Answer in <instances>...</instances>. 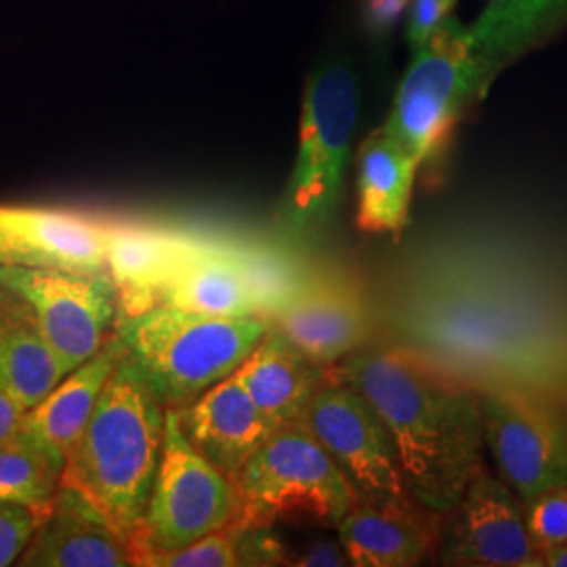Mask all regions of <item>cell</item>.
I'll return each mask as SVG.
<instances>
[{"label": "cell", "mask_w": 567, "mask_h": 567, "mask_svg": "<svg viewBox=\"0 0 567 567\" xmlns=\"http://www.w3.org/2000/svg\"><path fill=\"white\" fill-rule=\"evenodd\" d=\"M208 240L173 227L110 224L105 269L118 290V316H137L163 303L168 282Z\"/></svg>", "instance_id": "2e32d148"}, {"label": "cell", "mask_w": 567, "mask_h": 567, "mask_svg": "<svg viewBox=\"0 0 567 567\" xmlns=\"http://www.w3.org/2000/svg\"><path fill=\"white\" fill-rule=\"evenodd\" d=\"M566 13L567 0H489L477 21L466 25L486 81H494Z\"/></svg>", "instance_id": "cb8c5ba5"}, {"label": "cell", "mask_w": 567, "mask_h": 567, "mask_svg": "<svg viewBox=\"0 0 567 567\" xmlns=\"http://www.w3.org/2000/svg\"><path fill=\"white\" fill-rule=\"evenodd\" d=\"M487 86L466 25L447 18L416 49L383 131L419 168L433 164L444 154L468 103L480 100Z\"/></svg>", "instance_id": "52a82bcc"}, {"label": "cell", "mask_w": 567, "mask_h": 567, "mask_svg": "<svg viewBox=\"0 0 567 567\" xmlns=\"http://www.w3.org/2000/svg\"><path fill=\"white\" fill-rule=\"evenodd\" d=\"M175 412L189 444L229 480L276 431L236 374Z\"/></svg>", "instance_id": "ac0fdd59"}, {"label": "cell", "mask_w": 567, "mask_h": 567, "mask_svg": "<svg viewBox=\"0 0 567 567\" xmlns=\"http://www.w3.org/2000/svg\"><path fill=\"white\" fill-rule=\"evenodd\" d=\"M238 566H284L286 553L271 526L244 527L236 543Z\"/></svg>", "instance_id": "f1b7e54d"}, {"label": "cell", "mask_w": 567, "mask_h": 567, "mask_svg": "<svg viewBox=\"0 0 567 567\" xmlns=\"http://www.w3.org/2000/svg\"><path fill=\"white\" fill-rule=\"evenodd\" d=\"M292 566L301 567H341L349 564L343 547L330 540H320L313 547L307 548L301 557L290 561Z\"/></svg>", "instance_id": "4dcf8cb0"}, {"label": "cell", "mask_w": 567, "mask_h": 567, "mask_svg": "<svg viewBox=\"0 0 567 567\" xmlns=\"http://www.w3.org/2000/svg\"><path fill=\"white\" fill-rule=\"evenodd\" d=\"M454 511L444 553L450 566L540 567L524 507L486 466L475 471Z\"/></svg>", "instance_id": "4fadbf2b"}, {"label": "cell", "mask_w": 567, "mask_h": 567, "mask_svg": "<svg viewBox=\"0 0 567 567\" xmlns=\"http://www.w3.org/2000/svg\"><path fill=\"white\" fill-rule=\"evenodd\" d=\"M365 16L374 30L391 28L410 7V0H365Z\"/></svg>", "instance_id": "1f68e13d"}, {"label": "cell", "mask_w": 567, "mask_h": 567, "mask_svg": "<svg viewBox=\"0 0 567 567\" xmlns=\"http://www.w3.org/2000/svg\"><path fill=\"white\" fill-rule=\"evenodd\" d=\"M271 326L313 362L339 364L370 337V311L360 286L344 276H307L271 316Z\"/></svg>", "instance_id": "5bb4252c"}, {"label": "cell", "mask_w": 567, "mask_h": 567, "mask_svg": "<svg viewBox=\"0 0 567 567\" xmlns=\"http://www.w3.org/2000/svg\"><path fill=\"white\" fill-rule=\"evenodd\" d=\"M240 529L227 524L189 543L185 547L171 550H145L137 559L143 567H236L238 566V543Z\"/></svg>", "instance_id": "484cf974"}, {"label": "cell", "mask_w": 567, "mask_h": 567, "mask_svg": "<svg viewBox=\"0 0 567 567\" xmlns=\"http://www.w3.org/2000/svg\"><path fill=\"white\" fill-rule=\"evenodd\" d=\"M70 372L28 305L0 288V391L28 412Z\"/></svg>", "instance_id": "7402d4cb"}, {"label": "cell", "mask_w": 567, "mask_h": 567, "mask_svg": "<svg viewBox=\"0 0 567 567\" xmlns=\"http://www.w3.org/2000/svg\"><path fill=\"white\" fill-rule=\"evenodd\" d=\"M231 482L238 496L231 524L238 529L271 526L282 517H309L337 527L360 503L303 421L278 426Z\"/></svg>", "instance_id": "5b68a950"}, {"label": "cell", "mask_w": 567, "mask_h": 567, "mask_svg": "<svg viewBox=\"0 0 567 567\" xmlns=\"http://www.w3.org/2000/svg\"><path fill=\"white\" fill-rule=\"evenodd\" d=\"M236 511L234 482L189 444L177 412L166 410L161 466L142 526L131 536L135 566L145 550L185 547L221 529L234 522Z\"/></svg>", "instance_id": "ba28073f"}, {"label": "cell", "mask_w": 567, "mask_h": 567, "mask_svg": "<svg viewBox=\"0 0 567 567\" xmlns=\"http://www.w3.org/2000/svg\"><path fill=\"white\" fill-rule=\"evenodd\" d=\"M365 505L416 501L405 487L391 435L372 405L332 377L311 398L301 416Z\"/></svg>", "instance_id": "8fae6325"}, {"label": "cell", "mask_w": 567, "mask_h": 567, "mask_svg": "<svg viewBox=\"0 0 567 567\" xmlns=\"http://www.w3.org/2000/svg\"><path fill=\"white\" fill-rule=\"evenodd\" d=\"M269 326L264 316L225 318L158 305L137 316H116L114 337L156 400L177 410L231 377Z\"/></svg>", "instance_id": "277c9868"}, {"label": "cell", "mask_w": 567, "mask_h": 567, "mask_svg": "<svg viewBox=\"0 0 567 567\" xmlns=\"http://www.w3.org/2000/svg\"><path fill=\"white\" fill-rule=\"evenodd\" d=\"M28 567H135L128 536L110 526L72 487L60 486L41 527L21 553Z\"/></svg>", "instance_id": "e0dca14e"}, {"label": "cell", "mask_w": 567, "mask_h": 567, "mask_svg": "<svg viewBox=\"0 0 567 567\" xmlns=\"http://www.w3.org/2000/svg\"><path fill=\"white\" fill-rule=\"evenodd\" d=\"M355 122L353 74L343 65L313 74L305 89L297 161L278 208V225L288 236H313L334 217Z\"/></svg>", "instance_id": "8992f818"}, {"label": "cell", "mask_w": 567, "mask_h": 567, "mask_svg": "<svg viewBox=\"0 0 567 567\" xmlns=\"http://www.w3.org/2000/svg\"><path fill=\"white\" fill-rule=\"evenodd\" d=\"M234 374L278 429L301 421L311 398L330 379V365L309 360L280 330L269 326L261 343Z\"/></svg>", "instance_id": "ffe728a7"}, {"label": "cell", "mask_w": 567, "mask_h": 567, "mask_svg": "<svg viewBox=\"0 0 567 567\" xmlns=\"http://www.w3.org/2000/svg\"><path fill=\"white\" fill-rule=\"evenodd\" d=\"M419 164L383 128L358 156V227L368 234H400L408 221Z\"/></svg>", "instance_id": "603a6c76"}, {"label": "cell", "mask_w": 567, "mask_h": 567, "mask_svg": "<svg viewBox=\"0 0 567 567\" xmlns=\"http://www.w3.org/2000/svg\"><path fill=\"white\" fill-rule=\"evenodd\" d=\"M166 408L122 353L81 437L65 456L61 486L72 487L124 536L142 526L161 466Z\"/></svg>", "instance_id": "3957f363"}, {"label": "cell", "mask_w": 567, "mask_h": 567, "mask_svg": "<svg viewBox=\"0 0 567 567\" xmlns=\"http://www.w3.org/2000/svg\"><path fill=\"white\" fill-rule=\"evenodd\" d=\"M398 347L477 391L517 386L567 402V257L505 229L425 246L393 313Z\"/></svg>", "instance_id": "6da1fadb"}, {"label": "cell", "mask_w": 567, "mask_h": 567, "mask_svg": "<svg viewBox=\"0 0 567 567\" xmlns=\"http://www.w3.org/2000/svg\"><path fill=\"white\" fill-rule=\"evenodd\" d=\"M122 353L124 349L112 332L93 358L65 374L60 385L25 412L21 429L65 463V456L100 402L103 386L121 362Z\"/></svg>", "instance_id": "44dd1931"}, {"label": "cell", "mask_w": 567, "mask_h": 567, "mask_svg": "<svg viewBox=\"0 0 567 567\" xmlns=\"http://www.w3.org/2000/svg\"><path fill=\"white\" fill-rule=\"evenodd\" d=\"M440 515L419 501L402 505L358 503L337 527L351 566L410 567L421 564L437 545Z\"/></svg>", "instance_id": "d6986e66"}, {"label": "cell", "mask_w": 567, "mask_h": 567, "mask_svg": "<svg viewBox=\"0 0 567 567\" xmlns=\"http://www.w3.org/2000/svg\"><path fill=\"white\" fill-rule=\"evenodd\" d=\"M107 227L76 210L0 206V265L107 271Z\"/></svg>", "instance_id": "9a60e30c"}, {"label": "cell", "mask_w": 567, "mask_h": 567, "mask_svg": "<svg viewBox=\"0 0 567 567\" xmlns=\"http://www.w3.org/2000/svg\"><path fill=\"white\" fill-rule=\"evenodd\" d=\"M456 0H410L408 41L412 49H421L431 34L450 18Z\"/></svg>", "instance_id": "f546056e"}, {"label": "cell", "mask_w": 567, "mask_h": 567, "mask_svg": "<svg viewBox=\"0 0 567 567\" xmlns=\"http://www.w3.org/2000/svg\"><path fill=\"white\" fill-rule=\"evenodd\" d=\"M540 566L567 567V543H561V545H555V547L543 550Z\"/></svg>", "instance_id": "836d02e7"}, {"label": "cell", "mask_w": 567, "mask_h": 567, "mask_svg": "<svg viewBox=\"0 0 567 567\" xmlns=\"http://www.w3.org/2000/svg\"><path fill=\"white\" fill-rule=\"evenodd\" d=\"M44 515L41 508L0 501V567L18 564Z\"/></svg>", "instance_id": "83f0119b"}, {"label": "cell", "mask_w": 567, "mask_h": 567, "mask_svg": "<svg viewBox=\"0 0 567 567\" xmlns=\"http://www.w3.org/2000/svg\"><path fill=\"white\" fill-rule=\"evenodd\" d=\"M0 288L18 295L70 370L112 337L118 290L107 271L0 265Z\"/></svg>", "instance_id": "30bf717a"}, {"label": "cell", "mask_w": 567, "mask_h": 567, "mask_svg": "<svg viewBox=\"0 0 567 567\" xmlns=\"http://www.w3.org/2000/svg\"><path fill=\"white\" fill-rule=\"evenodd\" d=\"M332 377L353 386L385 425L408 492L437 513L454 511L484 465L480 391L398 344L358 349Z\"/></svg>", "instance_id": "7a4b0ae2"}, {"label": "cell", "mask_w": 567, "mask_h": 567, "mask_svg": "<svg viewBox=\"0 0 567 567\" xmlns=\"http://www.w3.org/2000/svg\"><path fill=\"white\" fill-rule=\"evenodd\" d=\"M305 278L299 265L269 248L210 236L168 282L161 305L206 316L271 320Z\"/></svg>", "instance_id": "9c48e42d"}, {"label": "cell", "mask_w": 567, "mask_h": 567, "mask_svg": "<svg viewBox=\"0 0 567 567\" xmlns=\"http://www.w3.org/2000/svg\"><path fill=\"white\" fill-rule=\"evenodd\" d=\"M23 416H25V410L0 391V444L21 431Z\"/></svg>", "instance_id": "d6a6232c"}, {"label": "cell", "mask_w": 567, "mask_h": 567, "mask_svg": "<svg viewBox=\"0 0 567 567\" xmlns=\"http://www.w3.org/2000/svg\"><path fill=\"white\" fill-rule=\"evenodd\" d=\"M480 410L484 442L524 503L567 484V431L550 400L517 386H487Z\"/></svg>", "instance_id": "7c38bea8"}, {"label": "cell", "mask_w": 567, "mask_h": 567, "mask_svg": "<svg viewBox=\"0 0 567 567\" xmlns=\"http://www.w3.org/2000/svg\"><path fill=\"white\" fill-rule=\"evenodd\" d=\"M527 529L540 550L567 543V484L550 487L524 503Z\"/></svg>", "instance_id": "4316f807"}, {"label": "cell", "mask_w": 567, "mask_h": 567, "mask_svg": "<svg viewBox=\"0 0 567 567\" xmlns=\"http://www.w3.org/2000/svg\"><path fill=\"white\" fill-rule=\"evenodd\" d=\"M63 465L21 429L0 444V501L49 511L61 486Z\"/></svg>", "instance_id": "d4e9b609"}]
</instances>
